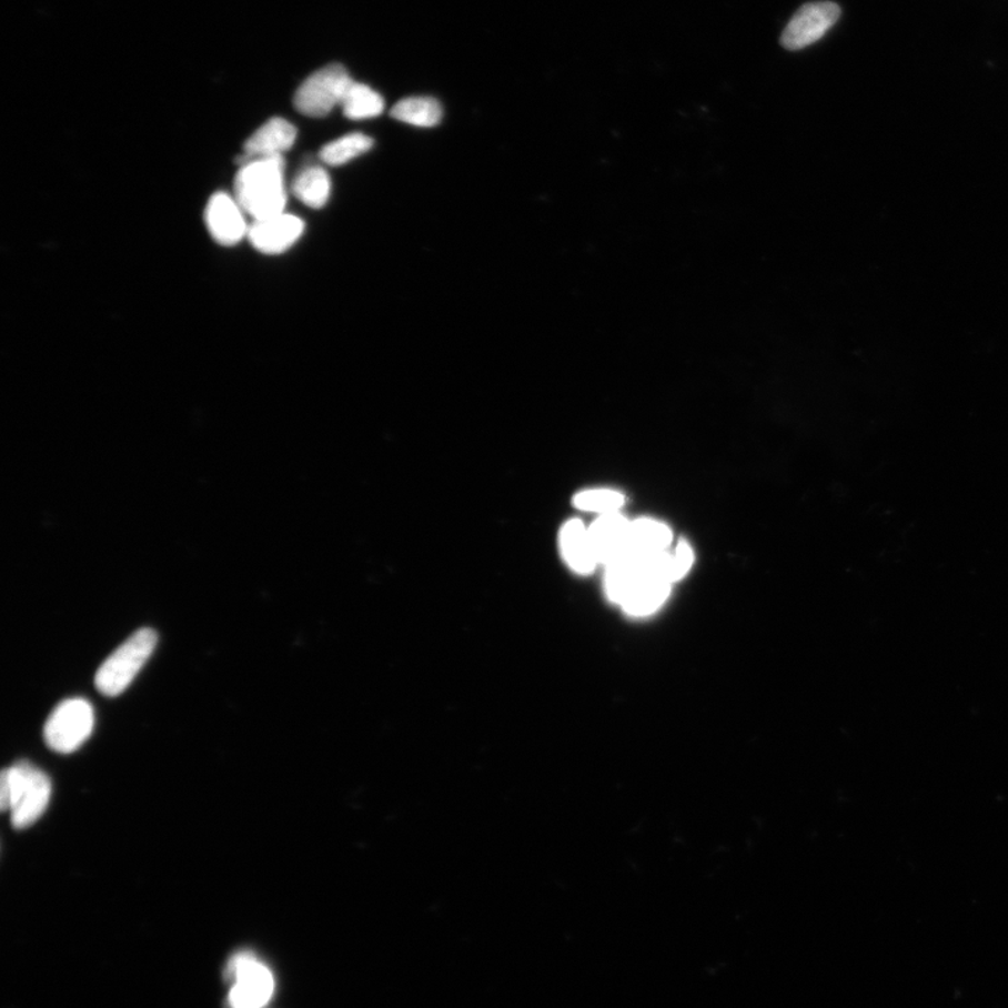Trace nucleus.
Listing matches in <instances>:
<instances>
[{
  "instance_id": "nucleus-1",
  "label": "nucleus",
  "mask_w": 1008,
  "mask_h": 1008,
  "mask_svg": "<svg viewBox=\"0 0 1008 1008\" xmlns=\"http://www.w3.org/2000/svg\"><path fill=\"white\" fill-rule=\"evenodd\" d=\"M282 158L249 160L235 177V200L254 222L285 213L286 191Z\"/></svg>"
},
{
  "instance_id": "nucleus-2",
  "label": "nucleus",
  "mask_w": 1008,
  "mask_h": 1008,
  "mask_svg": "<svg viewBox=\"0 0 1008 1008\" xmlns=\"http://www.w3.org/2000/svg\"><path fill=\"white\" fill-rule=\"evenodd\" d=\"M158 645V635L150 627H142L105 659L94 683L101 694L117 696L131 685Z\"/></svg>"
},
{
  "instance_id": "nucleus-3",
  "label": "nucleus",
  "mask_w": 1008,
  "mask_h": 1008,
  "mask_svg": "<svg viewBox=\"0 0 1008 1008\" xmlns=\"http://www.w3.org/2000/svg\"><path fill=\"white\" fill-rule=\"evenodd\" d=\"M94 727L93 706L82 698L61 702L46 723L44 738L56 753L71 754L82 747Z\"/></svg>"
},
{
  "instance_id": "nucleus-4",
  "label": "nucleus",
  "mask_w": 1008,
  "mask_h": 1008,
  "mask_svg": "<svg viewBox=\"0 0 1008 1008\" xmlns=\"http://www.w3.org/2000/svg\"><path fill=\"white\" fill-rule=\"evenodd\" d=\"M355 82L340 63L320 69L300 85L294 95V105L300 114L311 118L329 115L342 104L347 89Z\"/></svg>"
},
{
  "instance_id": "nucleus-5",
  "label": "nucleus",
  "mask_w": 1008,
  "mask_h": 1008,
  "mask_svg": "<svg viewBox=\"0 0 1008 1008\" xmlns=\"http://www.w3.org/2000/svg\"><path fill=\"white\" fill-rule=\"evenodd\" d=\"M840 8L834 2L804 4L783 31L780 44L789 51H800L821 40L838 23Z\"/></svg>"
},
{
  "instance_id": "nucleus-6",
  "label": "nucleus",
  "mask_w": 1008,
  "mask_h": 1008,
  "mask_svg": "<svg viewBox=\"0 0 1008 1008\" xmlns=\"http://www.w3.org/2000/svg\"><path fill=\"white\" fill-rule=\"evenodd\" d=\"M234 985L230 990L229 1002L232 1008H261L271 1000L273 976L271 970L256 961L249 954L234 958L232 964Z\"/></svg>"
},
{
  "instance_id": "nucleus-7",
  "label": "nucleus",
  "mask_w": 1008,
  "mask_h": 1008,
  "mask_svg": "<svg viewBox=\"0 0 1008 1008\" xmlns=\"http://www.w3.org/2000/svg\"><path fill=\"white\" fill-rule=\"evenodd\" d=\"M304 232V222L293 214L281 213L252 223L249 240L262 254L276 255L298 243Z\"/></svg>"
},
{
  "instance_id": "nucleus-8",
  "label": "nucleus",
  "mask_w": 1008,
  "mask_h": 1008,
  "mask_svg": "<svg viewBox=\"0 0 1008 1008\" xmlns=\"http://www.w3.org/2000/svg\"><path fill=\"white\" fill-rule=\"evenodd\" d=\"M243 208L238 200L218 192L208 202L205 211L206 226L214 241L220 245H234L249 235Z\"/></svg>"
},
{
  "instance_id": "nucleus-9",
  "label": "nucleus",
  "mask_w": 1008,
  "mask_h": 1008,
  "mask_svg": "<svg viewBox=\"0 0 1008 1008\" xmlns=\"http://www.w3.org/2000/svg\"><path fill=\"white\" fill-rule=\"evenodd\" d=\"M629 527L631 522L619 513L599 516L588 527L599 565L608 566L629 554Z\"/></svg>"
},
{
  "instance_id": "nucleus-10",
  "label": "nucleus",
  "mask_w": 1008,
  "mask_h": 1008,
  "mask_svg": "<svg viewBox=\"0 0 1008 1008\" xmlns=\"http://www.w3.org/2000/svg\"><path fill=\"white\" fill-rule=\"evenodd\" d=\"M298 131L283 118H272L245 142L243 163L249 160L282 158L296 142Z\"/></svg>"
},
{
  "instance_id": "nucleus-11",
  "label": "nucleus",
  "mask_w": 1008,
  "mask_h": 1008,
  "mask_svg": "<svg viewBox=\"0 0 1008 1008\" xmlns=\"http://www.w3.org/2000/svg\"><path fill=\"white\" fill-rule=\"evenodd\" d=\"M51 793L50 777L34 766L18 803L10 812L13 827L16 829H26L39 821V818L48 807V803H50Z\"/></svg>"
},
{
  "instance_id": "nucleus-12",
  "label": "nucleus",
  "mask_w": 1008,
  "mask_h": 1008,
  "mask_svg": "<svg viewBox=\"0 0 1008 1008\" xmlns=\"http://www.w3.org/2000/svg\"><path fill=\"white\" fill-rule=\"evenodd\" d=\"M560 544L563 560L578 575H588L599 565L589 530L581 520H571L563 525Z\"/></svg>"
},
{
  "instance_id": "nucleus-13",
  "label": "nucleus",
  "mask_w": 1008,
  "mask_h": 1008,
  "mask_svg": "<svg viewBox=\"0 0 1008 1008\" xmlns=\"http://www.w3.org/2000/svg\"><path fill=\"white\" fill-rule=\"evenodd\" d=\"M673 583L643 575L622 599L621 608L631 616H646L656 613L667 602Z\"/></svg>"
},
{
  "instance_id": "nucleus-14",
  "label": "nucleus",
  "mask_w": 1008,
  "mask_h": 1008,
  "mask_svg": "<svg viewBox=\"0 0 1008 1008\" xmlns=\"http://www.w3.org/2000/svg\"><path fill=\"white\" fill-rule=\"evenodd\" d=\"M673 543V533L668 525L652 518L631 522L629 552L632 554H656L667 551Z\"/></svg>"
},
{
  "instance_id": "nucleus-15",
  "label": "nucleus",
  "mask_w": 1008,
  "mask_h": 1008,
  "mask_svg": "<svg viewBox=\"0 0 1008 1008\" xmlns=\"http://www.w3.org/2000/svg\"><path fill=\"white\" fill-rule=\"evenodd\" d=\"M293 194L304 205L321 209L331 195V179L325 169L313 165L302 171L294 180Z\"/></svg>"
},
{
  "instance_id": "nucleus-16",
  "label": "nucleus",
  "mask_w": 1008,
  "mask_h": 1008,
  "mask_svg": "<svg viewBox=\"0 0 1008 1008\" xmlns=\"http://www.w3.org/2000/svg\"><path fill=\"white\" fill-rule=\"evenodd\" d=\"M343 115L353 121L370 120L382 114L384 99L372 88L363 83L353 82L342 100Z\"/></svg>"
},
{
  "instance_id": "nucleus-17",
  "label": "nucleus",
  "mask_w": 1008,
  "mask_h": 1008,
  "mask_svg": "<svg viewBox=\"0 0 1008 1008\" xmlns=\"http://www.w3.org/2000/svg\"><path fill=\"white\" fill-rule=\"evenodd\" d=\"M391 117L396 121L410 123V125L432 128L442 121L443 109L436 99L410 98L396 103L391 111Z\"/></svg>"
},
{
  "instance_id": "nucleus-18",
  "label": "nucleus",
  "mask_w": 1008,
  "mask_h": 1008,
  "mask_svg": "<svg viewBox=\"0 0 1008 1008\" xmlns=\"http://www.w3.org/2000/svg\"><path fill=\"white\" fill-rule=\"evenodd\" d=\"M373 148V139L364 133H350V135L336 139V141L325 144L320 152V159L332 168L352 162Z\"/></svg>"
},
{
  "instance_id": "nucleus-19",
  "label": "nucleus",
  "mask_w": 1008,
  "mask_h": 1008,
  "mask_svg": "<svg viewBox=\"0 0 1008 1008\" xmlns=\"http://www.w3.org/2000/svg\"><path fill=\"white\" fill-rule=\"evenodd\" d=\"M573 502L583 512L605 516V514L619 513V508L624 506L625 496L614 490H589L577 493Z\"/></svg>"
},
{
  "instance_id": "nucleus-20",
  "label": "nucleus",
  "mask_w": 1008,
  "mask_h": 1008,
  "mask_svg": "<svg viewBox=\"0 0 1008 1008\" xmlns=\"http://www.w3.org/2000/svg\"><path fill=\"white\" fill-rule=\"evenodd\" d=\"M694 551H692L691 545L686 541H681L677 548H675L674 555H672V578L674 583L688 575L692 565H694Z\"/></svg>"
}]
</instances>
